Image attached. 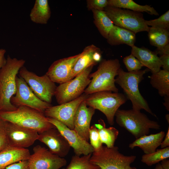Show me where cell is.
Returning a JSON list of instances; mask_svg holds the SVG:
<instances>
[{"label": "cell", "instance_id": "obj_38", "mask_svg": "<svg viewBox=\"0 0 169 169\" xmlns=\"http://www.w3.org/2000/svg\"><path fill=\"white\" fill-rule=\"evenodd\" d=\"M159 57L163 69L169 71V54L162 55Z\"/></svg>", "mask_w": 169, "mask_h": 169}, {"label": "cell", "instance_id": "obj_13", "mask_svg": "<svg viewBox=\"0 0 169 169\" xmlns=\"http://www.w3.org/2000/svg\"><path fill=\"white\" fill-rule=\"evenodd\" d=\"M28 161L30 169H61L67 164L64 158L53 154L40 145L34 146Z\"/></svg>", "mask_w": 169, "mask_h": 169}, {"label": "cell", "instance_id": "obj_27", "mask_svg": "<svg viewBox=\"0 0 169 169\" xmlns=\"http://www.w3.org/2000/svg\"><path fill=\"white\" fill-rule=\"evenodd\" d=\"M94 125L98 129L102 143L105 144L108 148L114 146L119 135L118 130L113 127L106 128L104 120L101 119L98 120V124Z\"/></svg>", "mask_w": 169, "mask_h": 169}, {"label": "cell", "instance_id": "obj_18", "mask_svg": "<svg viewBox=\"0 0 169 169\" xmlns=\"http://www.w3.org/2000/svg\"><path fill=\"white\" fill-rule=\"evenodd\" d=\"M95 110L87 106L84 100L79 105L74 118V130L87 142L89 140L90 122Z\"/></svg>", "mask_w": 169, "mask_h": 169}, {"label": "cell", "instance_id": "obj_6", "mask_svg": "<svg viewBox=\"0 0 169 169\" xmlns=\"http://www.w3.org/2000/svg\"><path fill=\"white\" fill-rule=\"evenodd\" d=\"M127 100L125 95L122 93L103 91L88 95L84 100L87 106L102 112L105 116L108 123L112 125L114 123L116 112Z\"/></svg>", "mask_w": 169, "mask_h": 169}, {"label": "cell", "instance_id": "obj_47", "mask_svg": "<svg viewBox=\"0 0 169 169\" xmlns=\"http://www.w3.org/2000/svg\"><path fill=\"white\" fill-rule=\"evenodd\" d=\"M165 118L166 120H167V122H168V123H169V114H167L165 116Z\"/></svg>", "mask_w": 169, "mask_h": 169}, {"label": "cell", "instance_id": "obj_15", "mask_svg": "<svg viewBox=\"0 0 169 169\" xmlns=\"http://www.w3.org/2000/svg\"><path fill=\"white\" fill-rule=\"evenodd\" d=\"M47 117L48 121L55 127L73 148L75 155H87L93 152L94 149L90 143L83 139L74 130L55 119Z\"/></svg>", "mask_w": 169, "mask_h": 169}, {"label": "cell", "instance_id": "obj_16", "mask_svg": "<svg viewBox=\"0 0 169 169\" xmlns=\"http://www.w3.org/2000/svg\"><path fill=\"white\" fill-rule=\"evenodd\" d=\"M38 140L44 144L52 153L64 158L69 153L70 146L55 127L39 134Z\"/></svg>", "mask_w": 169, "mask_h": 169}, {"label": "cell", "instance_id": "obj_34", "mask_svg": "<svg viewBox=\"0 0 169 169\" xmlns=\"http://www.w3.org/2000/svg\"><path fill=\"white\" fill-rule=\"evenodd\" d=\"M89 138L90 144L94 150L99 149L103 146L98 129L94 124L90 127Z\"/></svg>", "mask_w": 169, "mask_h": 169}, {"label": "cell", "instance_id": "obj_40", "mask_svg": "<svg viewBox=\"0 0 169 169\" xmlns=\"http://www.w3.org/2000/svg\"><path fill=\"white\" fill-rule=\"evenodd\" d=\"M6 50L3 49H0V70L5 64L6 59L5 57Z\"/></svg>", "mask_w": 169, "mask_h": 169}, {"label": "cell", "instance_id": "obj_35", "mask_svg": "<svg viewBox=\"0 0 169 169\" xmlns=\"http://www.w3.org/2000/svg\"><path fill=\"white\" fill-rule=\"evenodd\" d=\"M87 8L89 10L93 9L104 11L108 6V0H87Z\"/></svg>", "mask_w": 169, "mask_h": 169}, {"label": "cell", "instance_id": "obj_17", "mask_svg": "<svg viewBox=\"0 0 169 169\" xmlns=\"http://www.w3.org/2000/svg\"><path fill=\"white\" fill-rule=\"evenodd\" d=\"M81 54V53L54 61L46 74L55 83L60 84L69 81L71 71Z\"/></svg>", "mask_w": 169, "mask_h": 169}, {"label": "cell", "instance_id": "obj_23", "mask_svg": "<svg viewBox=\"0 0 169 169\" xmlns=\"http://www.w3.org/2000/svg\"><path fill=\"white\" fill-rule=\"evenodd\" d=\"M99 49L93 44L88 46L84 49L81 52V55L76 62L71 71L69 80L88 67L97 64L94 61L93 55L94 52Z\"/></svg>", "mask_w": 169, "mask_h": 169}, {"label": "cell", "instance_id": "obj_45", "mask_svg": "<svg viewBox=\"0 0 169 169\" xmlns=\"http://www.w3.org/2000/svg\"><path fill=\"white\" fill-rule=\"evenodd\" d=\"M2 97V88H1V84L0 83V108L1 107V105Z\"/></svg>", "mask_w": 169, "mask_h": 169}, {"label": "cell", "instance_id": "obj_28", "mask_svg": "<svg viewBox=\"0 0 169 169\" xmlns=\"http://www.w3.org/2000/svg\"><path fill=\"white\" fill-rule=\"evenodd\" d=\"M94 23L101 35L107 39L110 32L114 25L104 11L91 10Z\"/></svg>", "mask_w": 169, "mask_h": 169}, {"label": "cell", "instance_id": "obj_4", "mask_svg": "<svg viewBox=\"0 0 169 169\" xmlns=\"http://www.w3.org/2000/svg\"><path fill=\"white\" fill-rule=\"evenodd\" d=\"M25 63L23 59L11 58L8 55L5 64L0 70L2 95L0 111H12L17 109V107L11 103L10 100L16 93L17 75Z\"/></svg>", "mask_w": 169, "mask_h": 169}, {"label": "cell", "instance_id": "obj_30", "mask_svg": "<svg viewBox=\"0 0 169 169\" xmlns=\"http://www.w3.org/2000/svg\"><path fill=\"white\" fill-rule=\"evenodd\" d=\"M91 154L81 156H73L66 169H100L99 166L90 161Z\"/></svg>", "mask_w": 169, "mask_h": 169}, {"label": "cell", "instance_id": "obj_3", "mask_svg": "<svg viewBox=\"0 0 169 169\" xmlns=\"http://www.w3.org/2000/svg\"><path fill=\"white\" fill-rule=\"evenodd\" d=\"M117 59L103 60L100 62L97 70L90 75L91 81L84 91L87 95L103 91L118 92L115 85V77L120 67Z\"/></svg>", "mask_w": 169, "mask_h": 169}, {"label": "cell", "instance_id": "obj_11", "mask_svg": "<svg viewBox=\"0 0 169 169\" xmlns=\"http://www.w3.org/2000/svg\"><path fill=\"white\" fill-rule=\"evenodd\" d=\"M16 82V93L10 100L13 105L17 107L21 106H27L43 113L47 109L52 106L51 104L38 98L21 77L17 76Z\"/></svg>", "mask_w": 169, "mask_h": 169}, {"label": "cell", "instance_id": "obj_8", "mask_svg": "<svg viewBox=\"0 0 169 169\" xmlns=\"http://www.w3.org/2000/svg\"><path fill=\"white\" fill-rule=\"evenodd\" d=\"M104 11L114 25L130 30L135 34L149 30L141 13L108 6Z\"/></svg>", "mask_w": 169, "mask_h": 169}, {"label": "cell", "instance_id": "obj_22", "mask_svg": "<svg viewBox=\"0 0 169 169\" xmlns=\"http://www.w3.org/2000/svg\"><path fill=\"white\" fill-rule=\"evenodd\" d=\"M107 39V42L111 45L126 44L131 47L134 45L136 36L135 33L130 30L114 25Z\"/></svg>", "mask_w": 169, "mask_h": 169}, {"label": "cell", "instance_id": "obj_7", "mask_svg": "<svg viewBox=\"0 0 169 169\" xmlns=\"http://www.w3.org/2000/svg\"><path fill=\"white\" fill-rule=\"evenodd\" d=\"M117 146L110 148L102 146L94 150L90 161L100 169H137L131 166L136 158L135 155L125 156L121 153Z\"/></svg>", "mask_w": 169, "mask_h": 169}, {"label": "cell", "instance_id": "obj_20", "mask_svg": "<svg viewBox=\"0 0 169 169\" xmlns=\"http://www.w3.org/2000/svg\"><path fill=\"white\" fill-rule=\"evenodd\" d=\"M165 135L164 131H161L156 134L144 135L129 144V147L131 149L136 147H139L145 154L152 153L160 146Z\"/></svg>", "mask_w": 169, "mask_h": 169}, {"label": "cell", "instance_id": "obj_2", "mask_svg": "<svg viewBox=\"0 0 169 169\" xmlns=\"http://www.w3.org/2000/svg\"><path fill=\"white\" fill-rule=\"evenodd\" d=\"M149 70L148 69L126 72L120 67L118 71L115 83L123 89L127 99L131 101L132 109L136 111L144 109L156 117L150 108L146 101L141 95L139 89V84L144 79V74Z\"/></svg>", "mask_w": 169, "mask_h": 169}, {"label": "cell", "instance_id": "obj_26", "mask_svg": "<svg viewBox=\"0 0 169 169\" xmlns=\"http://www.w3.org/2000/svg\"><path fill=\"white\" fill-rule=\"evenodd\" d=\"M108 6L137 12H145L152 15H159L153 7L147 5H140L132 0H108Z\"/></svg>", "mask_w": 169, "mask_h": 169}, {"label": "cell", "instance_id": "obj_33", "mask_svg": "<svg viewBox=\"0 0 169 169\" xmlns=\"http://www.w3.org/2000/svg\"><path fill=\"white\" fill-rule=\"evenodd\" d=\"M123 62L128 72L140 70L144 65L132 54L124 57Z\"/></svg>", "mask_w": 169, "mask_h": 169}, {"label": "cell", "instance_id": "obj_9", "mask_svg": "<svg viewBox=\"0 0 169 169\" xmlns=\"http://www.w3.org/2000/svg\"><path fill=\"white\" fill-rule=\"evenodd\" d=\"M93 67H88L73 79L57 87L54 95L59 105L73 100L84 93L91 81L90 75Z\"/></svg>", "mask_w": 169, "mask_h": 169}, {"label": "cell", "instance_id": "obj_25", "mask_svg": "<svg viewBox=\"0 0 169 169\" xmlns=\"http://www.w3.org/2000/svg\"><path fill=\"white\" fill-rule=\"evenodd\" d=\"M152 87L157 90L161 96H169V71L161 69L149 76Z\"/></svg>", "mask_w": 169, "mask_h": 169}, {"label": "cell", "instance_id": "obj_10", "mask_svg": "<svg viewBox=\"0 0 169 169\" xmlns=\"http://www.w3.org/2000/svg\"><path fill=\"white\" fill-rule=\"evenodd\" d=\"M19 75L27 84L34 94L43 101L51 104L57 87L45 74L38 76L23 66L20 69Z\"/></svg>", "mask_w": 169, "mask_h": 169}, {"label": "cell", "instance_id": "obj_29", "mask_svg": "<svg viewBox=\"0 0 169 169\" xmlns=\"http://www.w3.org/2000/svg\"><path fill=\"white\" fill-rule=\"evenodd\" d=\"M148 37L151 45L157 49H161L169 44V30L155 27H150L148 32Z\"/></svg>", "mask_w": 169, "mask_h": 169}, {"label": "cell", "instance_id": "obj_46", "mask_svg": "<svg viewBox=\"0 0 169 169\" xmlns=\"http://www.w3.org/2000/svg\"><path fill=\"white\" fill-rule=\"evenodd\" d=\"M154 169H163L161 164L158 163Z\"/></svg>", "mask_w": 169, "mask_h": 169}, {"label": "cell", "instance_id": "obj_24", "mask_svg": "<svg viewBox=\"0 0 169 169\" xmlns=\"http://www.w3.org/2000/svg\"><path fill=\"white\" fill-rule=\"evenodd\" d=\"M51 15L47 0H36L29 14L33 22L39 24H46Z\"/></svg>", "mask_w": 169, "mask_h": 169}, {"label": "cell", "instance_id": "obj_21", "mask_svg": "<svg viewBox=\"0 0 169 169\" xmlns=\"http://www.w3.org/2000/svg\"><path fill=\"white\" fill-rule=\"evenodd\" d=\"M30 154L28 149L8 146L0 151V169L20 161L28 160Z\"/></svg>", "mask_w": 169, "mask_h": 169}, {"label": "cell", "instance_id": "obj_31", "mask_svg": "<svg viewBox=\"0 0 169 169\" xmlns=\"http://www.w3.org/2000/svg\"><path fill=\"white\" fill-rule=\"evenodd\" d=\"M169 157V146L157 149L154 152L145 154L141 157V161L150 166L159 163L160 161Z\"/></svg>", "mask_w": 169, "mask_h": 169}, {"label": "cell", "instance_id": "obj_14", "mask_svg": "<svg viewBox=\"0 0 169 169\" xmlns=\"http://www.w3.org/2000/svg\"><path fill=\"white\" fill-rule=\"evenodd\" d=\"M5 130L9 146L26 148L38 140V133L29 129L6 121Z\"/></svg>", "mask_w": 169, "mask_h": 169}, {"label": "cell", "instance_id": "obj_48", "mask_svg": "<svg viewBox=\"0 0 169 169\" xmlns=\"http://www.w3.org/2000/svg\"><path fill=\"white\" fill-rule=\"evenodd\" d=\"M61 169H64V168H62Z\"/></svg>", "mask_w": 169, "mask_h": 169}, {"label": "cell", "instance_id": "obj_36", "mask_svg": "<svg viewBox=\"0 0 169 169\" xmlns=\"http://www.w3.org/2000/svg\"><path fill=\"white\" fill-rule=\"evenodd\" d=\"M6 121L0 118V151L9 146L5 130Z\"/></svg>", "mask_w": 169, "mask_h": 169}, {"label": "cell", "instance_id": "obj_1", "mask_svg": "<svg viewBox=\"0 0 169 169\" xmlns=\"http://www.w3.org/2000/svg\"><path fill=\"white\" fill-rule=\"evenodd\" d=\"M0 118L39 134L55 127L48 120L44 114L38 110L26 106H21L14 110L0 111Z\"/></svg>", "mask_w": 169, "mask_h": 169}, {"label": "cell", "instance_id": "obj_44", "mask_svg": "<svg viewBox=\"0 0 169 169\" xmlns=\"http://www.w3.org/2000/svg\"><path fill=\"white\" fill-rule=\"evenodd\" d=\"M165 102L163 103L166 109L167 110H169V96H164Z\"/></svg>", "mask_w": 169, "mask_h": 169}, {"label": "cell", "instance_id": "obj_32", "mask_svg": "<svg viewBox=\"0 0 169 169\" xmlns=\"http://www.w3.org/2000/svg\"><path fill=\"white\" fill-rule=\"evenodd\" d=\"M145 23L148 26L158 27L168 30L169 28V11H167L157 19L150 20H146Z\"/></svg>", "mask_w": 169, "mask_h": 169}, {"label": "cell", "instance_id": "obj_37", "mask_svg": "<svg viewBox=\"0 0 169 169\" xmlns=\"http://www.w3.org/2000/svg\"><path fill=\"white\" fill-rule=\"evenodd\" d=\"M5 169H30L28 160H24L13 164Z\"/></svg>", "mask_w": 169, "mask_h": 169}, {"label": "cell", "instance_id": "obj_39", "mask_svg": "<svg viewBox=\"0 0 169 169\" xmlns=\"http://www.w3.org/2000/svg\"><path fill=\"white\" fill-rule=\"evenodd\" d=\"M156 54L160 55L163 54H169V44H168L163 48L158 49L155 52Z\"/></svg>", "mask_w": 169, "mask_h": 169}, {"label": "cell", "instance_id": "obj_42", "mask_svg": "<svg viewBox=\"0 0 169 169\" xmlns=\"http://www.w3.org/2000/svg\"><path fill=\"white\" fill-rule=\"evenodd\" d=\"M101 54L100 49L95 51L93 54V59L94 61L97 64L101 61Z\"/></svg>", "mask_w": 169, "mask_h": 169}, {"label": "cell", "instance_id": "obj_41", "mask_svg": "<svg viewBox=\"0 0 169 169\" xmlns=\"http://www.w3.org/2000/svg\"><path fill=\"white\" fill-rule=\"evenodd\" d=\"M161 148H163L169 146V127L165 135V139L163 140L160 145Z\"/></svg>", "mask_w": 169, "mask_h": 169}, {"label": "cell", "instance_id": "obj_12", "mask_svg": "<svg viewBox=\"0 0 169 169\" xmlns=\"http://www.w3.org/2000/svg\"><path fill=\"white\" fill-rule=\"evenodd\" d=\"M88 95L84 93L73 100L61 105L52 106L45 110L44 114L46 117L55 119L70 129L74 130V121L76 112L79 105Z\"/></svg>", "mask_w": 169, "mask_h": 169}, {"label": "cell", "instance_id": "obj_19", "mask_svg": "<svg viewBox=\"0 0 169 169\" xmlns=\"http://www.w3.org/2000/svg\"><path fill=\"white\" fill-rule=\"evenodd\" d=\"M131 54L137 58L151 72L159 71L161 65L159 57L155 52L144 47L139 48L134 45L131 47Z\"/></svg>", "mask_w": 169, "mask_h": 169}, {"label": "cell", "instance_id": "obj_43", "mask_svg": "<svg viewBox=\"0 0 169 169\" xmlns=\"http://www.w3.org/2000/svg\"><path fill=\"white\" fill-rule=\"evenodd\" d=\"M161 165L163 169H169V160L165 159L161 161Z\"/></svg>", "mask_w": 169, "mask_h": 169}, {"label": "cell", "instance_id": "obj_5", "mask_svg": "<svg viewBox=\"0 0 169 169\" xmlns=\"http://www.w3.org/2000/svg\"><path fill=\"white\" fill-rule=\"evenodd\" d=\"M115 116L117 123L125 129L136 139L147 135L150 129L158 130L161 128L157 122L150 120L146 114L140 111L132 109H118Z\"/></svg>", "mask_w": 169, "mask_h": 169}]
</instances>
